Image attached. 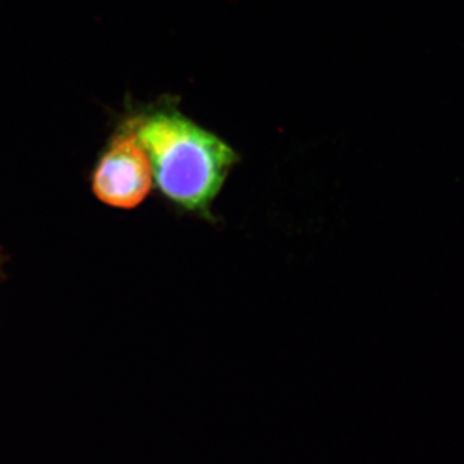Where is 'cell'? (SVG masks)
Masks as SVG:
<instances>
[{
    "mask_svg": "<svg viewBox=\"0 0 464 464\" xmlns=\"http://www.w3.org/2000/svg\"><path fill=\"white\" fill-rule=\"evenodd\" d=\"M148 154L133 132L116 137L101 159L93 176V191L103 203L134 208L148 197L152 186Z\"/></svg>",
    "mask_w": 464,
    "mask_h": 464,
    "instance_id": "7a4b0ae2",
    "label": "cell"
},
{
    "mask_svg": "<svg viewBox=\"0 0 464 464\" xmlns=\"http://www.w3.org/2000/svg\"><path fill=\"white\" fill-rule=\"evenodd\" d=\"M160 191L186 209L206 210L237 163L234 150L176 112L136 121L133 130Z\"/></svg>",
    "mask_w": 464,
    "mask_h": 464,
    "instance_id": "6da1fadb",
    "label": "cell"
}]
</instances>
